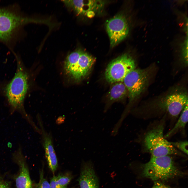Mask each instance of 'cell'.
I'll list each match as a JSON object with an SVG mask.
<instances>
[{
	"label": "cell",
	"mask_w": 188,
	"mask_h": 188,
	"mask_svg": "<svg viewBox=\"0 0 188 188\" xmlns=\"http://www.w3.org/2000/svg\"><path fill=\"white\" fill-rule=\"evenodd\" d=\"M106 28L111 47L115 46L124 39L129 32L126 19L121 14L109 20L107 23Z\"/></svg>",
	"instance_id": "obj_9"
},
{
	"label": "cell",
	"mask_w": 188,
	"mask_h": 188,
	"mask_svg": "<svg viewBox=\"0 0 188 188\" xmlns=\"http://www.w3.org/2000/svg\"><path fill=\"white\" fill-rule=\"evenodd\" d=\"M134 60L129 55L124 54L111 61L105 72L106 79L111 83L123 81L126 75L136 68Z\"/></svg>",
	"instance_id": "obj_6"
},
{
	"label": "cell",
	"mask_w": 188,
	"mask_h": 188,
	"mask_svg": "<svg viewBox=\"0 0 188 188\" xmlns=\"http://www.w3.org/2000/svg\"><path fill=\"white\" fill-rule=\"evenodd\" d=\"M11 183L6 180L0 173V188H11Z\"/></svg>",
	"instance_id": "obj_19"
},
{
	"label": "cell",
	"mask_w": 188,
	"mask_h": 188,
	"mask_svg": "<svg viewBox=\"0 0 188 188\" xmlns=\"http://www.w3.org/2000/svg\"><path fill=\"white\" fill-rule=\"evenodd\" d=\"M141 168L142 176L155 181H167L184 174L170 155L151 156L149 161L142 165Z\"/></svg>",
	"instance_id": "obj_2"
},
{
	"label": "cell",
	"mask_w": 188,
	"mask_h": 188,
	"mask_svg": "<svg viewBox=\"0 0 188 188\" xmlns=\"http://www.w3.org/2000/svg\"><path fill=\"white\" fill-rule=\"evenodd\" d=\"M182 56L185 63L187 64L188 62V39L184 41L182 47Z\"/></svg>",
	"instance_id": "obj_18"
},
{
	"label": "cell",
	"mask_w": 188,
	"mask_h": 188,
	"mask_svg": "<svg viewBox=\"0 0 188 188\" xmlns=\"http://www.w3.org/2000/svg\"><path fill=\"white\" fill-rule=\"evenodd\" d=\"M12 158L19 168L17 174L13 177L16 188H33L26 160L20 148L13 154Z\"/></svg>",
	"instance_id": "obj_10"
},
{
	"label": "cell",
	"mask_w": 188,
	"mask_h": 188,
	"mask_svg": "<svg viewBox=\"0 0 188 188\" xmlns=\"http://www.w3.org/2000/svg\"><path fill=\"white\" fill-rule=\"evenodd\" d=\"M42 138V144L45 151V156L48 167L53 174L58 167L57 160L54 150L52 138L50 134L45 130L41 120L38 117Z\"/></svg>",
	"instance_id": "obj_11"
},
{
	"label": "cell",
	"mask_w": 188,
	"mask_h": 188,
	"mask_svg": "<svg viewBox=\"0 0 188 188\" xmlns=\"http://www.w3.org/2000/svg\"><path fill=\"white\" fill-rule=\"evenodd\" d=\"M149 76L147 69L135 68L125 77L123 82L127 90L130 102L144 91L148 83Z\"/></svg>",
	"instance_id": "obj_7"
},
{
	"label": "cell",
	"mask_w": 188,
	"mask_h": 188,
	"mask_svg": "<svg viewBox=\"0 0 188 188\" xmlns=\"http://www.w3.org/2000/svg\"><path fill=\"white\" fill-rule=\"evenodd\" d=\"M151 188H172L160 181H155L154 183Z\"/></svg>",
	"instance_id": "obj_20"
},
{
	"label": "cell",
	"mask_w": 188,
	"mask_h": 188,
	"mask_svg": "<svg viewBox=\"0 0 188 188\" xmlns=\"http://www.w3.org/2000/svg\"><path fill=\"white\" fill-rule=\"evenodd\" d=\"M164 122H161L145 134L143 142L145 150L154 157L182 155L181 152L164 137Z\"/></svg>",
	"instance_id": "obj_3"
},
{
	"label": "cell",
	"mask_w": 188,
	"mask_h": 188,
	"mask_svg": "<svg viewBox=\"0 0 188 188\" xmlns=\"http://www.w3.org/2000/svg\"><path fill=\"white\" fill-rule=\"evenodd\" d=\"M70 175L59 174L54 175L51 179L50 184L51 188H66L72 179Z\"/></svg>",
	"instance_id": "obj_15"
},
{
	"label": "cell",
	"mask_w": 188,
	"mask_h": 188,
	"mask_svg": "<svg viewBox=\"0 0 188 188\" xmlns=\"http://www.w3.org/2000/svg\"><path fill=\"white\" fill-rule=\"evenodd\" d=\"M17 67L15 74L5 89L6 96L14 109L22 110L28 87V76L22 63L16 56Z\"/></svg>",
	"instance_id": "obj_4"
},
{
	"label": "cell",
	"mask_w": 188,
	"mask_h": 188,
	"mask_svg": "<svg viewBox=\"0 0 188 188\" xmlns=\"http://www.w3.org/2000/svg\"><path fill=\"white\" fill-rule=\"evenodd\" d=\"M78 181L80 188H99L98 179L91 161L84 163Z\"/></svg>",
	"instance_id": "obj_12"
},
{
	"label": "cell",
	"mask_w": 188,
	"mask_h": 188,
	"mask_svg": "<svg viewBox=\"0 0 188 188\" xmlns=\"http://www.w3.org/2000/svg\"><path fill=\"white\" fill-rule=\"evenodd\" d=\"M95 61L93 57L79 49L67 56L64 62V69L72 78L79 81L87 75Z\"/></svg>",
	"instance_id": "obj_5"
},
{
	"label": "cell",
	"mask_w": 188,
	"mask_h": 188,
	"mask_svg": "<svg viewBox=\"0 0 188 188\" xmlns=\"http://www.w3.org/2000/svg\"><path fill=\"white\" fill-rule=\"evenodd\" d=\"M36 188H51L50 184L44 178L43 169L39 171V179Z\"/></svg>",
	"instance_id": "obj_17"
},
{
	"label": "cell",
	"mask_w": 188,
	"mask_h": 188,
	"mask_svg": "<svg viewBox=\"0 0 188 188\" xmlns=\"http://www.w3.org/2000/svg\"><path fill=\"white\" fill-rule=\"evenodd\" d=\"M188 104V96L186 92H177L170 94L158 103L159 111L166 113L172 117H177Z\"/></svg>",
	"instance_id": "obj_8"
},
{
	"label": "cell",
	"mask_w": 188,
	"mask_h": 188,
	"mask_svg": "<svg viewBox=\"0 0 188 188\" xmlns=\"http://www.w3.org/2000/svg\"><path fill=\"white\" fill-rule=\"evenodd\" d=\"M181 113L180 115L174 126L164 136L165 138L171 137L185 128L188 120V104L185 107Z\"/></svg>",
	"instance_id": "obj_13"
},
{
	"label": "cell",
	"mask_w": 188,
	"mask_h": 188,
	"mask_svg": "<svg viewBox=\"0 0 188 188\" xmlns=\"http://www.w3.org/2000/svg\"><path fill=\"white\" fill-rule=\"evenodd\" d=\"M128 93L127 89L123 81L115 83L110 90L109 98L112 101L122 99Z\"/></svg>",
	"instance_id": "obj_14"
},
{
	"label": "cell",
	"mask_w": 188,
	"mask_h": 188,
	"mask_svg": "<svg viewBox=\"0 0 188 188\" xmlns=\"http://www.w3.org/2000/svg\"><path fill=\"white\" fill-rule=\"evenodd\" d=\"M172 145L179 150H180L187 155L188 154V142L187 141L170 142Z\"/></svg>",
	"instance_id": "obj_16"
},
{
	"label": "cell",
	"mask_w": 188,
	"mask_h": 188,
	"mask_svg": "<svg viewBox=\"0 0 188 188\" xmlns=\"http://www.w3.org/2000/svg\"><path fill=\"white\" fill-rule=\"evenodd\" d=\"M17 8L13 6L0 7V42L8 46L15 40L24 25L35 21L24 16Z\"/></svg>",
	"instance_id": "obj_1"
}]
</instances>
